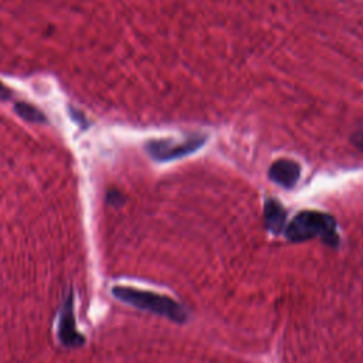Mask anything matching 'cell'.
Instances as JSON below:
<instances>
[{"label":"cell","instance_id":"cell-6","mask_svg":"<svg viewBox=\"0 0 363 363\" xmlns=\"http://www.w3.org/2000/svg\"><path fill=\"white\" fill-rule=\"evenodd\" d=\"M265 227L272 234H279L285 225L286 211L282 204L274 199H268L264 206Z\"/></svg>","mask_w":363,"mask_h":363},{"label":"cell","instance_id":"cell-4","mask_svg":"<svg viewBox=\"0 0 363 363\" xmlns=\"http://www.w3.org/2000/svg\"><path fill=\"white\" fill-rule=\"evenodd\" d=\"M57 336L62 346L65 347H79L85 343V337L78 332L74 315V294L69 289L60 306L58 312V328Z\"/></svg>","mask_w":363,"mask_h":363},{"label":"cell","instance_id":"cell-7","mask_svg":"<svg viewBox=\"0 0 363 363\" xmlns=\"http://www.w3.org/2000/svg\"><path fill=\"white\" fill-rule=\"evenodd\" d=\"M14 109L18 113V116H21L23 119H26L28 122H35V123H44L45 122V116L43 115V112H40L37 108H34L33 105H30L27 102L16 104Z\"/></svg>","mask_w":363,"mask_h":363},{"label":"cell","instance_id":"cell-5","mask_svg":"<svg viewBox=\"0 0 363 363\" xmlns=\"http://www.w3.org/2000/svg\"><path fill=\"white\" fill-rule=\"evenodd\" d=\"M268 176L272 182L278 183L285 189H291L296 184L301 176V166L291 159H278L275 160L269 170Z\"/></svg>","mask_w":363,"mask_h":363},{"label":"cell","instance_id":"cell-2","mask_svg":"<svg viewBox=\"0 0 363 363\" xmlns=\"http://www.w3.org/2000/svg\"><path fill=\"white\" fill-rule=\"evenodd\" d=\"M285 235L294 242L320 238L326 245L333 248L339 244L335 218L326 213L313 210H303L298 213L288 224Z\"/></svg>","mask_w":363,"mask_h":363},{"label":"cell","instance_id":"cell-8","mask_svg":"<svg viewBox=\"0 0 363 363\" xmlns=\"http://www.w3.org/2000/svg\"><path fill=\"white\" fill-rule=\"evenodd\" d=\"M352 142H353V145H354L360 152H363V130L356 132V133L353 135V138H352Z\"/></svg>","mask_w":363,"mask_h":363},{"label":"cell","instance_id":"cell-9","mask_svg":"<svg viewBox=\"0 0 363 363\" xmlns=\"http://www.w3.org/2000/svg\"><path fill=\"white\" fill-rule=\"evenodd\" d=\"M11 95H13L11 89H9L6 85H3V84L0 82V99H1V101H7V99L11 98Z\"/></svg>","mask_w":363,"mask_h":363},{"label":"cell","instance_id":"cell-3","mask_svg":"<svg viewBox=\"0 0 363 363\" xmlns=\"http://www.w3.org/2000/svg\"><path fill=\"white\" fill-rule=\"evenodd\" d=\"M206 138L201 135H191L183 140L174 139H157L146 143V150L157 162H169L173 159L183 157L197 150Z\"/></svg>","mask_w":363,"mask_h":363},{"label":"cell","instance_id":"cell-1","mask_svg":"<svg viewBox=\"0 0 363 363\" xmlns=\"http://www.w3.org/2000/svg\"><path fill=\"white\" fill-rule=\"evenodd\" d=\"M112 295L123 303H128L138 309L147 311L150 313L167 318L177 323H183L187 319L186 309L179 302H176L173 298L162 295V294L143 291V289H138V288H132V286L115 285L112 288Z\"/></svg>","mask_w":363,"mask_h":363}]
</instances>
